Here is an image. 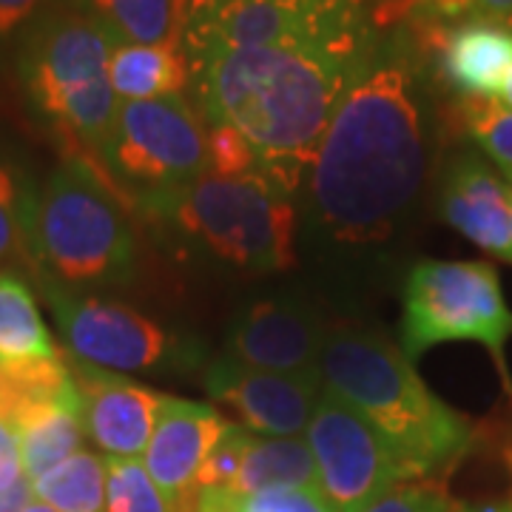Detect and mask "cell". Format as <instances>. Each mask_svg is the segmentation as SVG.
<instances>
[{"label": "cell", "instance_id": "6da1fadb", "mask_svg": "<svg viewBox=\"0 0 512 512\" xmlns=\"http://www.w3.org/2000/svg\"><path fill=\"white\" fill-rule=\"evenodd\" d=\"M379 57L376 32L339 40L231 49L188 60L208 126L248 140L259 174L291 197L348 92Z\"/></svg>", "mask_w": 512, "mask_h": 512}, {"label": "cell", "instance_id": "7a4b0ae2", "mask_svg": "<svg viewBox=\"0 0 512 512\" xmlns=\"http://www.w3.org/2000/svg\"><path fill=\"white\" fill-rule=\"evenodd\" d=\"M427 123L410 57L379 52L336 111L311 168L319 222L339 242H373L416 200Z\"/></svg>", "mask_w": 512, "mask_h": 512}, {"label": "cell", "instance_id": "3957f363", "mask_svg": "<svg viewBox=\"0 0 512 512\" xmlns=\"http://www.w3.org/2000/svg\"><path fill=\"white\" fill-rule=\"evenodd\" d=\"M322 384L376 427L410 478L453 467L473 444L470 421L441 402L410 356L384 336L330 330Z\"/></svg>", "mask_w": 512, "mask_h": 512}, {"label": "cell", "instance_id": "277c9868", "mask_svg": "<svg viewBox=\"0 0 512 512\" xmlns=\"http://www.w3.org/2000/svg\"><path fill=\"white\" fill-rule=\"evenodd\" d=\"M128 202L100 160L69 154L37 194L35 276L74 291L128 285L137 274Z\"/></svg>", "mask_w": 512, "mask_h": 512}, {"label": "cell", "instance_id": "5b68a950", "mask_svg": "<svg viewBox=\"0 0 512 512\" xmlns=\"http://www.w3.org/2000/svg\"><path fill=\"white\" fill-rule=\"evenodd\" d=\"M117 40L72 6L26 26L18 74L35 114L66 143L69 154L100 160L120 100L109 60Z\"/></svg>", "mask_w": 512, "mask_h": 512}, {"label": "cell", "instance_id": "8992f818", "mask_svg": "<svg viewBox=\"0 0 512 512\" xmlns=\"http://www.w3.org/2000/svg\"><path fill=\"white\" fill-rule=\"evenodd\" d=\"M140 214L168 228L185 245L248 274H271L293 265L296 211L262 174L200 180L134 202Z\"/></svg>", "mask_w": 512, "mask_h": 512}, {"label": "cell", "instance_id": "52a82bcc", "mask_svg": "<svg viewBox=\"0 0 512 512\" xmlns=\"http://www.w3.org/2000/svg\"><path fill=\"white\" fill-rule=\"evenodd\" d=\"M512 311L490 262H419L404 288L402 350L413 359L444 342H478L507 379Z\"/></svg>", "mask_w": 512, "mask_h": 512}, {"label": "cell", "instance_id": "ba28073f", "mask_svg": "<svg viewBox=\"0 0 512 512\" xmlns=\"http://www.w3.org/2000/svg\"><path fill=\"white\" fill-rule=\"evenodd\" d=\"M376 32L367 0H185V63L214 52Z\"/></svg>", "mask_w": 512, "mask_h": 512}, {"label": "cell", "instance_id": "9c48e42d", "mask_svg": "<svg viewBox=\"0 0 512 512\" xmlns=\"http://www.w3.org/2000/svg\"><path fill=\"white\" fill-rule=\"evenodd\" d=\"M100 163L134 205L208 174V131L183 94L120 103Z\"/></svg>", "mask_w": 512, "mask_h": 512}, {"label": "cell", "instance_id": "30bf717a", "mask_svg": "<svg viewBox=\"0 0 512 512\" xmlns=\"http://www.w3.org/2000/svg\"><path fill=\"white\" fill-rule=\"evenodd\" d=\"M35 279L52 308L69 356L77 362L114 373H151L183 365L188 345L146 313L94 293L74 291L46 276Z\"/></svg>", "mask_w": 512, "mask_h": 512}, {"label": "cell", "instance_id": "8fae6325", "mask_svg": "<svg viewBox=\"0 0 512 512\" xmlns=\"http://www.w3.org/2000/svg\"><path fill=\"white\" fill-rule=\"evenodd\" d=\"M305 441L316 461L319 490L336 512H365L387 490L413 481L376 427L328 387L316 402Z\"/></svg>", "mask_w": 512, "mask_h": 512}, {"label": "cell", "instance_id": "7c38bea8", "mask_svg": "<svg viewBox=\"0 0 512 512\" xmlns=\"http://www.w3.org/2000/svg\"><path fill=\"white\" fill-rule=\"evenodd\" d=\"M205 390L256 436H302L325 390L322 376H288L239 365L228 353L205 367Z\"/></svg>", "mask_w": 512, "mask_h": 512}, {"label": "cell", "instance_id": "4fadbf2b", "mask_svg": "<svg viewBox=\"0 0 512 512\" xmlns=\"http://www.w3.org/2000/svg\"><path fill=\"white\" fill-rule=\"evenodd\" d=\"M330 330L305 302L265 299L239 316L228 336V356L239 365L288 373L322 376V353Z\"/></svg>", "mask_w": 512, "mask_h": 512}, {"label": "cell", "instance_id": "5bb4252c", "mask_svg": "<svg viewBox=\"0 0 512 512\" xmlns=\"http://www.w3.org/2000/svg\"><path fill=\"white\" fill-rule=\"evenodd\" d=\"M69 367L80 393L86 436L94 447L109 458H143L165 396L114 370L83 365L72 356Z\"/></svg>", "mask_w": 512, "mask_h": 512}, {"label": "cell", "instance_id": "9a60e30c", "mask_svg": "<svg viewBox=\"0 0 512 512\" xmlns=\"http://www.w3.org/2000/svg\"><path fill=\"white\" fill-rule=\"evenodd\" d=\"M444 222L495 259L512 262L510 183L478 154H458L441 180Z\"/></svg>", "mask_w": 512, "mask_h": 512}, {"label": "cell", "instance_id": "2e32d148", "mask_svg": "<svg viewBox=\"0 0 512 512\" xmlns=\"http://www.w3.org/2000/svg\"><path fill=\"white\" fill-rule=\"evenodd\" d=\"M424 43L436 52L441 80L461 100H498L512 72V29L493 20L450 26L419 23Z\"/></svg>", "mask_w": 512, "mask_h": 512}, {"label": "cell", "instance_id": "e0dca14e", "mask_svg": "<svg viewBox=\"0 0 512 512\" xmlns=\"http://www.w3.org/2000/svg\"><path fill=\"white\" fill-rule=\"evenodd\" d=\"M228 424L231 421L222 419L211 404L165 396L143 453L148 476L163 487L168 498L180 501L191 490L202 461L214 450Z\"/></svg>", "mask_w": 512, "mask_h": 512}, {"label": "cell", "instance_id": "ac0fdd59", "mask_svg": "<svg viewBox=\"0 0 512 512\" xmlns=\"http://www.w3.org/2000/svg\"><path fill=\"white\" fill-rule=\"evenodd\" d=\"M288 487L319 490V473L308 441L302 436H254L231 484V495L248 498Z\"/></svg>", "mask_w": 512, "mask_h": 512}, {"label": "cell", "instance_id": "d6986e66", "mask_svg": "<svg viewBox=\"0 0 512 512\" xmlns=\"http://www.w3.org/2000/svg\"><path fill=\"white\" fill-rule=\"evenodd\" d=\"M111 89L120 103L174 97L191 86L188 63L177 46L117 43L109 60Z\"/></svg>", "mask_w": 512, "mask_h": 512}, {"label": "cell", "instance_id": "ffe728a7", "mask_svg": "<svg viewBox=\"0 0 512 512\" xmlns=\"http://www.w3.org/2000/svg\"><path fill=\"white\" fill-rule=\"evenodd\" d=\"M69 6L97 20L117 43L180 49L185 0H69Z\"/></svg>", "mask_w": 512, "mask_h": 512}, {"label": "cell", "instance_id": "44dd1931", "mask_svg": "<svg viewBox=\"0 0 512 512\" xmlns=\"http://www.w3.org/2000/svg\"><path fill=\"white\" fill-rule=\"evenodd\" d=\"M18 439L23 470L32 484L49 476L74 453H80L83 439H86V424H83L77 384H74V393H69L66 399L43 407L32 419L23 421L18 427Z\"/></svg>", "mask_w": 512, "mask_h": 512}, {"label": "cell", "instance_id": "7402d4cb", "mask_svg": "<svg viewBox=\"0 0 512 512\" xmlns=\"http://www.w3.org/2000/svg\"><path fill=\"white\" fill-rule=\"evenodd\" d=\"M69 393H74V379L66 356L0 362V421L15 427V433L23 421Z\"/></svg>", "mask_w": 512, "mask_h": 512}, {"label": "cell", "instance_id": "603a6c76", "mask_svg": "<svg viewBox=\"0 0 512 512\" xmlns=\"http://www.w3.org/2000/svg\"><path fill=\"white\" fill-rule=\"evenodd\" d=\"M63 356L37 311L32 285L20 271H0V362Z\"/></svg>", "mask_w": 512, "mask_h": 512}, {"label": "cell", "instance_id": "cb8c5ba5", "mask_svg": "<svg viewBox=\"0 0 512 512\" xmlns=\"http://www.w3.org/2000/svg\"><path fill=\"white\" fill-rule=\"evenodd\" d=\"M40 188L26 168L0 154V271L35 276V217Z\"/></svg>", "mask_w": 512, "mask_h": 512}, {"label": "cell", "instance_id": "d4e9b609", "mask_svg": "<svg viewBox=\"0 0 512 512\" xmlns=\"http://www.w3.org/2000/svg\"><path fill=\"white\" fill-rule=\"evenodd\" d=\"M32 490L57 512H106V456L80 450Z\"/></svg>", "mask_w": 512, "mask_h": 512}, {"label": "cell", "instance_id": "484cf974", "mask_svg": "<svg viewBox=\"0 0 512 512\" xmlns=\"http://www.w3.org/2000/svg\"><path fill=\"white\" fill-rule=\"evenodd\" d=\"M106 512H177V501L148 476L143 458L106 456Z\"/></svg>", "mask_w": 512, "mask_h": 512}, {"label": "cell", "instance_id": "4316f807", "mask_svg": "<svg viewBox=\"0 0 512 512\" xmlns=\"http://www.w3.org/2000/svg\"><path fill=\"white\" fill-rule=\"evenodd\" d=\"M461 123L493 163L512 171V111L498 100H461Z\"/></svg>", "mask_w": 512, "mask_h": 512}, {"label": "cell", "instance_id": "83f0119b", "mask_svg": "<svg viewBox=\"0 0 512 512\" xmlns=\"http://www.w3.org/2000/svg\"><path fill=\"white\" fill-rule=\"evenodd\" d=\"M254 436V430H248L245 424L231 421L220 436V441L214 444V450L202 461L200 473L194 478L191 490H197V493H231V484L237 478L242 458L248 453Z\"/></svg>", "mask_w": 512, "mask_h": 512}, {"label": "cell", "instance_id": "f1b7e54d", "mask_svg": "<svg viewBox=\"0 0 512 512\" xmlns=\"http://www.w3.org/2000/svg\"><path fill=\"white\" fill-rule=\"evenodd\" d=\"M410 15L416 23L450 26L461 20H493L510 29L512 0H413Z\"/></svg>", "mask_w": 512, "mask_h": 512}, {"label": "cell", "instance_id": "f546056e", "mask_svg": "<svg viewBox=\"0 0 512 512\" xmlns=\"http://www.w3.org/2000/svg\"><path fill=\"white\" fill-rule=\"evenodd\" d=\"M208 174L220 177H245L259 174V160L248 140L231 126L208 128Z\"/></svg>", "mask_w": 512, "mask_h": 512}, {"label": "cell", "instance_id": "4dcf8cb0", "mask_svg": "<svg viewBox=\"0 0 512 512\" xmlns=\"http://www.w3.org/2000/svg\"><path fill=\"white\" fill-rule=\"evenodd\" d=\"M231 512H336L322 490L288 487V490H268V493L237 498Z\"/></svg>", "mask_w": 512, "mask_h": 512}, {"label": "cell", "instance_id": "1f68e13d", "mask_svg": "<svg viewBox=\"0 0 512 512\" xmlns=\"http://www.w3.org/2000/svg\"><path fill=\"white\" fill-rule=\"evenodd\" d=\"M453 501L430 484H413L404 481L399 487L387 490L376 498L365 512H450Z\"/></svg>", "mask_w": 512, "mask_h": 512}, {"label": "cell", "instance_id": "d6a6232c", "mask_svg": "<svg viewBox=\"0 0 512 512\" xmlns=\"http://www.w3.org/2000/svg\"><path fill=\"white\" fill-rule=\"evenodd\" d=\"M23 478H26V470H23L18 433L15 427L0 421V493L12 490Z\"/></svg>", "mask_w": 512, "mask_h": 512}, {"label": "cell", "instance_id": "836d02e7", "mask_svg": "<svg viewBox=\"0 0 512 512\" xmlns=\"http://www.w3.org/2000/svg\"><path fill=\"white\" fill-rule=\"evenodd\" d=\"M43 0H0V40L18 35L29 20H35Z\"/></svg>", "mask_w": 512, "mask_h": 512}, {"label": "cell", "instance_id": "e575fe53", "mask_svg": "<svg viewBox=\"0 0 512 512\" xmlns=\"http://www.w3.org/2000/svg\"><path fill=\"white\" fill-rule=\"evenodd\" d=\"M32 498H35L32 481H29V478H23V481H18L12 490L0 493V512H23Z\"/></svg>", "mask_w": 512, "mask_h": 512}, {"label": "cell", "instance_id": "d590c367", "mask_svg": "<svg viewBox=\"0 0 512 512\" xmlns=\"http://www.w3.org/2000/svg\"><path fill=\"white\" fill-rule=\"evenodd\" d=\"M450 512H512V495L490 498V501H473V504H453Z\"/></svg>", "mask_w": 512, "mask_h": 512}, {"label": "cell", "instance_id": "8d00e7d4", "mask_svg": "<svg viewBox=\"0 0 512 512\" xmlns=\"http://www.w3.org/2000/svg\"><path fill=\"white\" fill-rule=\"evenodd\" d=\"M498 103H501V106H507V109L512 111V72H510V77H507V83H504L501 94H498Z\"/></svg>", "mask_w": 512, "mask_h": 512}, {"label": "cell", "instance_id": "74e56055", "mask_svg": "<svg viewBox=\"0 0 512 512\" xmlns=\"http://www.w3.org/2000/svg\"><path fill=\"white\" fill-rule=\"evenodd\" d=\"M23 512H57L55 507H49L46 501H40V498H32L29 504H26V510Z\"/></svg>", "mask_w": 512, "mask_h": 512}, {"label": "cell", "instance_id": "f35d334b", "mask_svg": "<svg viewBox=\"0 0 512 512\" xmlns=\"http://www.w3.org/2000/svg\"><path fill=\"white\" fill-rule=\"evenodd\" d=\"M507 183H510V194H512V171H510V174H507Z\"/></svg>", "mask_w": 512, "mask_h": 512}, {"label": "cell", "instance_id": "ab89813d", "mask_svg": "<svg viewBox=\"0 0 512 512\" xmlns=\"http://www.w3.org/2000/svg\"><path fill=\"white\" fill-rule=\"evenodd\" d=\"M510 29H512V23H510Z\"/></svg>", "mask_w": 512, "mask_h": 512}, {"label": "cell", "instance_id": "60d3db41", "mask_svg": "<svg viewBox=\"0 0 512 512\" xmlns=\"http://www.w3.org/2000/svg\"><path fill=\"white\" fill-rule=\"evenodd\" d=\"M410 3H413V0H410Z\"/></svg>", "mask_w": 512, "mask_h": 512}]
</instances>
